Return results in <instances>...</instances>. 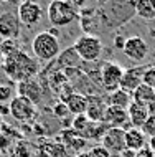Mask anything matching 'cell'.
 <instances>
[{"instance_id":"cell-1","label":"cell","mask_w":155,"mask_h":157,"mask_svg":"<svg viewBox=\"0 0 155 157\" xmlns=\"http://www.w3.org/2000/svg\"><path fill=\"white\" fill-rule=\"evenodd\" d=\"M2 70L12 81L22 83L25 79H31L38 75L40 65L33 56H30L27 52L18 50L12 56L3 58L2 61Z\"/></svg>"},{"instance_id":"cell-2","label":"cell","mask_w":155,"mask_h":157,"mask_svg":"<svg viewBox=\"0 0 155 157\" xmlns=\"http://www.w3.org/2000/svg\"><path fill=\"white\" fill-rule=\"evenodd\" d=\"M135 0H111L98 3L107 30L119 28L135 17Z\"/></svg>"},{"instance_id":"cell-3","label":"cell","mask_w":155,"mask_h":157,"mask_svg":"<svg viewBox=\"0 0 155 157\" xmlns=\"http://www.w3.org/2000/svg\"><path fill=\"white\" fill-rule=\"evenodd\" d=\"M46 17L54 28H63L79 18V10L69 0H53L48 5Z\"/></svg>"},{"instance_id":"cell-4","label":"cell","mask_w":155,"mask_h":157,"mask_svg":"<svg viewBox=\"0 0 155 157\" xmlns=\"http://www.w3.org/2000/svg\"><path fill=\"white\" fill-rule=\"evenodd\" d=\"M31 52L36 60L40 61H53L61 53L60 40L50 35L48 32H40L31 40Z\"/></svg>"},{"instance_id":"cell-5","label":"cell","mask_w":155,"mask_h":157,"mask_svg":"<svg viewBox=\"0 0 155 157\" xmlns=\"http://www.w3.org/2000/svg\"><path fill=\"white\" fill-rule=\"evenodd\" d=\"M74 50L76 53L79 55L83 61L86 63H94V61H99L102 55V50H104V45L101 41V38L98 35H81L79 38H76L74 41Z\"/></svg>"},{"instance_id":"cell-6","label":"cell","mask_w":155,"mask_h":157,"mask_svg":"<svg viewBox=\"0 0 155 157\" xmlns=\"http://www.w3.org/2000/svg\"><path fill=\"white\" fill-rule=\"evenodd\" d=\"M124 68L116 61H104L101 68V88L107 93L120 90Z\"/></svg>"},{"instance_id":"cell-7","label":"cell","mask_w":155,"mask_h":157,"mask_svg":"<svg viewBox=\"0 0 155 157\" xmlns=\"http://www.w3.org/2000/svg\"><path fill=\"white\" fill-rule=\"evenodd\" d=\"M17 17H18L20 23L23 27L33 28L35 25H38L43 18V8L40 3L36 2H30V0H25L20 2L17 7Z\"/></svg>"},{"instance_id":"cell-8","label":"cell","mask_w":155,"mask_h":157,"mask_svg":"<svg viewBox=\"0 0 155 157\" xmlns=\"http://www.w3.org/2000/svg\"><path fill=\"white\" fill-rule=\"evenodd\" d=\"M122 53L129 58V60L142 65L149 56V45H147V41L139 35L129 36L127 40H125V46H124Z\"/></svg>"},{"instance_id":"cell-9","label":"cell","mask_w":155,"mask_h":157,"mask_svg":"<svg viewBox=\"0 0 155 157\" xmlns=\"http://www.w3.org/2000/svg\"><path fill=\"white\" fill-rule=\"evenodd\" d=\"M10 116L13 117L15 121L18 122H28L35 117L36 114V109H35V104L31 101H28L27 98L23 96H13V99L10 101Z\"/></svg>"},{"instance_id":"cell-10","label":"cell","mask_w":155,"mask_h":157,"mask_svg":"<svg viewBox=\"0 0 155 157\" xmlns=\"http://www.w3.org/2000/svg\"><path fill=\"white\" fill-rule=\"evenodd\" d=\"M101 146L106 147L112 155H119L122 151L127 149L125 147V129L109 127L101 139Z\"/></svg>"},{"instance_id":"cell-11","label":"cell","mask_w":155,"mask_h":157,"mask_svg":"<svg viewBox=\"0 0 155 157\" xmlns=\"http://www.w3.org/2000/svg\"><path fill=\"white\" fill-rule=\"evenodd\" d=\"M18 17L13 12H0V40H17L20 36Z\"/></svg>"},{"instance_id":"cell-12","label":"cell","mask_w":155,"mask_h":157,"mask_svg":"<svg viewBox=\"0 0 155 157\" xmlns=\"http://www.w3.org/2000/svg\"><path fill=\"white\" fill-rule=\"evenodd\" d=\"M147 66L149 65H137V66L124 70L122 81H120V90L129 93V94H132V93L144 83V73H145V70H147Z\"/></svg>"},{"instance_id":"cell-13","label":"cell","mask_w":155,"mask_h":157,"mask_svg":"<svg viewBox=\"0 0 155 157\" xmlns=\"http://www.w3.org/2000/svg\"><path fill=\"white\" fill-rule=\"evenodd\" d=\"M17 94L27 98L28 101H31L33 104H40L43 99V88L41 84L36 81L35 78L31 79H25L22 83H17Z\"/></svg>"},{"instance_id":"cell-14","label":"cell","mask_w":155,"mask_h":157,"mask_svg":"<svg viewBox=\"0 0 155 157\" xmlns=\"http://www.w3.org/2000/svg\"><path fill=\"white\" fill-rule=\"evenodd\" d=\"M104 124H107L109 127H119V129H125V131L129 127H132L131 121H129L127 109L116 108V106H107L106 116H104Z\"/></svg>"},{"instance_id":"cell-15","label":"cell","mask_w":155,"mask_h":157,"mask_svg":"<svg viewBox=\"0 0 155 157\" xmlns=\"http://www.w3.org/2000/svg\"><path fill=\"white\" fill-rule=\"evenodd\" d=\"M107 111V101L106 98H101L99 94L87 96V111L86 116L93 122H104V116Z\"/></svg>"},{"instance_id":"cell-16","label":"cell","mask_w":155,"mask_h":157,"mask_svg":"<svg viewBox=\"0 0 155 157\" xmlns=\"http://www.w3.org/2000/svg\"><path fill=\"white\" fill-rule=\"evenodd\" d=\"M83 60L79 58V55L76 53V50H74V46H68V48H65L63 52L58 55L56 58V65L60 68V71L63 70H76V68L81 66Z\"/></svg>"},{"instance_id":"cell-17","label":"cell","mask_w":155,"mask_h":157,"mask_svg":"<svg viewBox=\"0 0 155 157\" xmlns=\"http://www.w3.org/2000/svg\"><path fill=\"white\" fill-rule=\"evenodd\" d=\"M127 113H129L131 126L137 127V129H142V127L145 126V122H147V119L150 117V114H152V111H150L147 106H142L139 103H134V101H132V104L129 106Z\"/></svg>"},{"instance_id":"cell-18","label":"cell","mask_w":155,"mask_h":157,"mask_svg":"<svg viewBox=\"0 0 155 157\" xmlns=\"http://www.w3.org/2000/svg\"><path fill=\"white\" fill-rule=\"evenodd\" d=\"M132 101L142 106H147L152 113H155V90L142 83L135 91L132 93Z\"/></svg>"},{"instance_id":"cell-19","label":"cell","mask_w":155,"mask_h":157,"mask_svg":"<svg viewBox=\"0 0 155 157\" xmlns=\"http://www.w3.org/2000/svg\"><path fill=\"white\" fill-rule=\"evenodd\" d=\"M147 146V136L142 129H137V127H129L125 131V147L131 151L139 152L144 147Z\"/></svg>"},{"instance_id":"cell-20","label":"cell","mask_w":155,"mask_h":157,"mask_svg":"<svg viewBox=\"0 0 155 157\" xmlns=\"http://www.w3.org/2000/svg\"><path fill=\"white\" fill-rule=\"evenodd\" d=\"M63 103H66L69 114H73V116H81L87 111V96L79 94V93H71Z\"/></svg>"},{"instance_id":"cell-21","label":"cell","mask_w":155,"mask_h":157,"mask_svg":"<svg viewBox=\"0 0 155 157\" xmlns=\"http://www.w3.org/2000/svg\"><path fill=\"white\" fill-rule=\"evenodd\" d=\"M106 101H107V106H116V108L129 109V106L132 104V94H129V93H125L122 90H117L114 93H109Z\"/></svg>"},{"instance_id":"cell-22","label":"cell","mask_w":155,"mask_h":157,"mask_svg":"<svg viewBox=\"0 0 155 157\" xmlns=\"http://www.w3.org/2000/svg\"><path fill=\"white\" fill-rule=\"evenodd\" d=\"M135 15L147 23L155 20V0H139L135 3Z\"/></svg>"},{"instance_id":"cell-23","label":"cell","mask_w":155,"mask_h":157,"mask_svg":"<svg viewBox=\"0 0 155 157\" xmlns=\"http://www.w3.org/2000/svg\"><path fill=\"white\" fill-rule=\"evenodd\" d=\"M18 52V41L17 40H0V53L3 58L12 56Z\"/></svg>"},{"instance_id":"cell-24","label":"cell","mask_w":155,"mask_h":157,"mask_svg":"<svg viewBox=\"0 0 155 157\" xmlns=\"http://www.w3.org/2000/svg\"><path fill=\"white\" fill-rule=\"evenodd\" d=\"M10 157H31V151H30V146L27 142L20 141L12 146L10 149Z\"/></svg>"},{"instance_id":"cell-25","label":"cell","mask_w":155,"mask_h":157,"mask_svg":"<svg viewBox=\"0 0 155 157\" xmlns=\"http://www.w3.org/2000/svg\"><path fill=\"white\" fill-rule=\"evenodd\" d=\"M86 154H87V157H112L111 152H109L106 147H102L101 144H99V146H93Z\"/></svg>"},{"instance_id":"cell-26","label":"cell","mask_w":155,"mask_h":157,"mask_svg":"<svg viewBox=\"0 0 155 157\" xmlns=\"http://www.w3.org/2000/svg\"><path fill=\"white\" fill-rule=\"evenodd\" d=\"M53 114H54L56 117H60V119L68 117V116H69V109H68V106H66V103L58 101V103L53 106Z\"/></svg>"},{"instance_id":"cell-27","label":"cell","mask_w":155,"mask_h":157,"mask_svg":"<svg viewBox=\"0 0 155 157\" xmlns=\"http://www.w3.org/2000/svg\"><path fill=\"white\" fill-rule=\"evenodd\" d=\"M13 99V90H12L10 86H3V84H0V104H10V101Z\"/></svg>"},{"instance_id":"cell-28","label":"cell","mask_w":155,"mask_h":157,"mask_svg":"<svg viewBox=\"0 0 155 157\" xmlns=\"http://www.w3.org/2000/svg\"><path fill=\"white\" fill-rule=\"evenodd\" d=\"M144 84H147V86L155 90V66H152V65L147 66V70L144 73Z\"/></svg>"},{"instance_id":"cell-29","label":"cell","mask_w":155,"mask_h":157,"mask_svg":"<svg viewBox=\"0 0 155 157\" xmlns=\"http://www.w3.org/2000/svg\"><path fill=\"white\" fill-rule=\"evenodd\" d=\"M142 131L145 132V136H150V137H155V113L150 114V117L145 122V126L142 127Z\"/></svg>"},{"instance_id":"cell-30","label":"cell","mask_w":155,"mask_h":157,"mask_svg":"<svg viewBox=\"0 0 155 157\" xmlns=\"http://www.w3.org/2000/svg\"><path fill=\"white\" fill-rule=\"evenodd\" d=\"M125 40H127V38L124 35H116L114 36V48L119 50V52H122L124 46H125Z\"/></svg>"},{"instance_id":"cell-31","label":"cell","mask_w":155,"mask_h":157,"mask_svg":"<svg viewBox=\"0 0 155 157\" xmlns=\"http://www.w3.org/2000/svg\"><path fill=\"white\" fill-rule=\"evenodd\" d=\"M137 157H155V152L152 151V147H150V146H145L142 151L137 152Z\"/></svg>"},{"instance_id":"cell-32","label":"cell","mask_w":155,"mask_h":157,"mask_svg":"<svg viewBox=\"0 0 155 157\" xmlns=\"http://www.w3.org/2000/svg\"><path fill=\"white\" fill-rule=\"evenodd\" d=\"M117 157H137V152L135 151H131V149H125V151H122Z\"/></svg>"},{"instance_id":"cell-33","label":"cell","mask_w":155,"mask_h":157,"mask_svg":"<svg viewBox=\"0 0 155 157\" xmlns=\"http://www.w3.org/2000/svg\"><path fill=\"white\" fill-rule=\"evenodd\" d=\"M147 30H149V33H150V36L155 40V20H152V22L147 23Z\"/></svg>"},{"instance_id":"cell-34","label":"cell","mask_w":155,"mask_h":157,"mask_svg":"<svg viewBox=\"0 0 155 157\" xmlns=\"http://www.w3.org/2000/svg\"><path fill=\"white\" fill-rule=\"evenodd\" d=\"M10 116V106L8 104H0V116Z\"/></svg>"},{"instance_id":"cell-35","label":"cell","mask_w":155,"mask_h":157,"mask_svg":"<svg viewBox=\"0 0 155 157\" xmlns=\"http://www.w3.org/2000/svg\"><path fill=\"white\" fill-rule=\"evenodd\" d=\"M50 35H53L54 38H58V40H60V28H54V27H51L50 28V30H46Z\"/></svg>"},{"instance_id":"cell-36","label":"cell","mask_w":155,"mask_h":157,"mask_svg":"<svg viewBox=\"0 0 155 157\" xmlns=\"http://www.w3.org/2000/svg\"><path fill=\"white\" fill-rule=\"evenodd\" d=\"M74 157H87V154H86V152H81V154H76Z\"/></svg>"},{"instance_id":"cell-37","label":"cell","mask_w":155,"mask_h":157,"mask_svg":"<svg viewBox=\"0 0 155 157\" xmlns=\"http://www.w3.org/2000/svg\"><path fill=\"white\" fill-rule=\"evenodd\" d=\"M3 60V56H2V53H0V61H2Z\"/></svg>"}]
</instances>
